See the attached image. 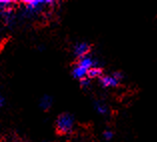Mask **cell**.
Masks as SVG:
<instances>
[{
  "label": "cell",
  "mask_w": 157,
  "mask_h": 142,
  "mask_svg": "<svg viewBox=\"0 0 157 142\" xmlns=\"http://www.w3.org/2000/svg\"><path fill=\"white\" fill-rule=\"evenodd\" d=\"M74 117L69 113H63L56 120V130L59 134H68L74 128Z\"/></svg>",
  "instance_id": "obj_1"
},
{
  "label": "cell",
  "mask_w": 157,
  "mask_h": 142,
  "mask_svg": "<svg viewBox=\"0 0 157 142\" xmlns=\"http://www.w3.org/2000/svg\"><path fill=\"white\" fill-rule=\"evenodd\" d=\"M54 4V1H26L24 3L25 12L28 15H34L42 11L44 7H50Z\"/></svg>",
  "instance_id": "obj_2"
},
{
  "label": "cell",
  "mask_w": 157,
  "mask_h": 142,
  "mask_svg": "<svg viewBox=\"0 0 157 142\" xmlns=\"http://www.w3.org/2000/svg\"><path fill=\"white\" fill-rule=\"evenodd\" d=\"M123 78V76L120 72H114L111 75H105L100 77V84L104 88H114L119 85L120 81Z\"/></svg>",
  "instance_id": "obj_3"
},
{
  "label": "cell",
  "mask_w": 157,
  "mask_h": 142,
  "mask_svg": "<svg viewBox=\"0 0 157 142\" xmlns=\"http://www.w3.org/2000/svg\"><path fill=\"white\" fill-rule=\"evenodd\" d=\"M90 51V45L87 42H79L74 46V54L78 58H82L88 55Z\"/></svg>",
  "instance_id": "obj_4"
},
{
  "label": "cell",
  "mask_w": 157,
  "mask_h": 142,
  "mask_svg": "<svg viewBox=\"0 0 157 142\" xmlns=\"http://www.w3.org/2000/svg\"><path fill=\"white\" fill-rule=\"evenodd\" d=\"M77 64L80 65L81 67H83L84 69H86L87 71H89V69H91L93 66L96 65L94 59L92 58V57H90V56H88V55L85 56V57H82V58H80L78 60Z\"/></svg>",
  "instance_id": "obj_5"
},
{
  "label": "cell",
  "mask_w": 157,
  "mask_h": 142,
  "mask_svg": "<svg viewBox=\"0 0 157 142\" xmlns=\"http://www.w3.org/2000/svg\"><path fill=\"white\" fill-rule=\"evenodd\" d=\"M102 75V69L98 67L97 65H95L91 69H89L87 73V77L89 79H94V78H99Z\"/></svg>",
  "instance_id": "obj_6"
},
{
  "label": "cell",
  "mask_w": 157,
  "mask_h": 142,
  "mask_svg": "<svg viewBox=\"0 0 157 142\" xmlns=\"http://www.w3.org/2000/svg\"><path fill=\"white\" fill-rule=\"evenodd\" d=\"M94 109L100 115H106L107 112H108V108H107L106 104H104L103 102H95Z\"/></svg>",
  "instance_id": "obj_7"
},
{
  "label": "cell",
  "mask_w": 157,
  "mask_h": 142,
  "mask_svg": "<svg viewBox=\"0 0 157 142\" xmlns=\"http://www.w3.org/2000/svg\"><path fill=\"white\" fill-rule=\"evenodd\" d=\"M52 105V99L50 96H47V95H45V96H43L41 98L40 100V107L42 109L44 110H47L51 107Z\"/></svg>",
  "instance_id": "obj_8"
},
{
  "label": "cell",
  "mask_w": 157,
  "mask_h": 142,
  "mask_svg": "<svg viewBox=\"0 0 157 142\" xmlns=\"http://www.w3.org/2000/svg\"><path fill=\"white\" fill-rule=\"evenodd\" d=\"M103 138L106 140V141H109L113 138V132L111 131V130H105L104 132H103Z\"/></svg>",
  "instance_id": "obj_9"
},
{
  "label": "cell",
  "mask_w": 157,
  "mask_h": 142,
  "mask_svg": "<svg viewBox=\"0 0 157 142\" xmlns=\"http://www.w3.org/2000/svg\"><path fill=\"white\" fill-rule=\"evenodd\" d=\"M80 84H81V86L83 88H87L88 86L90 85V79L88 78V77H85V78H83L80 80Z\"/></svg>",
  "instance_id": "obj_10"
},
{
  "label": "cell",
  "mask_w": 157,
  "mask_h": 142,
  "mask_svg": "<svg viewBox=\"0 0 157 142\" xmlns=\"http://www.w3.org/2000/svg\"><path fill=\"white\" fill-rule=\"evenodd\" d=\"M3 105V97L0 95V107H1Z\"/></svg>",
  "instance_id": "obj_11"
}]
</instances>
